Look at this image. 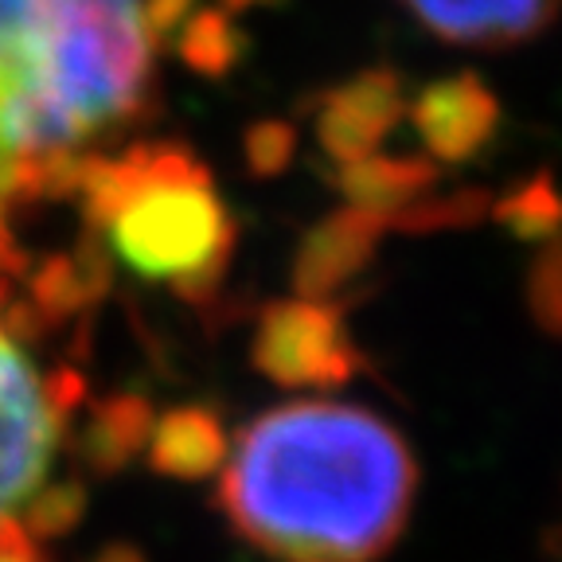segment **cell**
I'll return each instance as SVG.
<instances>
[{
    "mask_svg": "<svg viewBox=\"0 0 562 562\" xmlns=\"http://www.w3.org/2000/svg\"><path fill=\"white\" fill-rule=\"evenodd\" d=\"M414 488L403 434L344 403L262 414L223 465V512L278 562H375L403 536Z\"/></svg>",
    "mask_w": 562,
    "mask_h": 562,
    "instance_id": "6da1fadb",
    "label": "cell"
},
{
    "mask_svg": "<svg viewBox=\"0 0 562 562\" xmlns=\"http://www.w3.org/2000/svg\"><path fill=\"white\" fill-rule=\"evenodd\" d=\"M145 0H0V207L79 184L153 90Z\"/></svg>",
    "mask_w": 562,
    "mask_h": 562,
    "instance_id": "7a4b0ae2",
    "label": "cell"
},
{
    "mask_svg": "<svg viewBox=\"0 0 562 562\" xmlns=\"http://www.w3.org/2000/svg\"><path fill=\"white\" fill-rule=\"evenodd\" d=\"M87 188L117 255L160 281H207L227 250V223L207 176L180 153L140 149L125 160H90Z\"/></svg>",
    "mask_w": 562,
    "mask_h": 562,
    "instance_id": "3957f363",
    "label": "cell"
},
{
    "mask_svg": "<svg viewBox=\"0 0 562 562\" xmlns=\"http://www.w3.org/2000/svg\"><path fill=\"white\" fill-rule=\"evenodd\" d=\"M67 406L63 383L32 360L0 313V531L32 536L47 504L63 508L52 473Z\"/></svg>",
    "mask_w": 562,
    "mask_h": 562,
    "instance_id": "277c9868",
    "label": "cell"
},
{
    "mask_svg": "<svg viewBox=\"0 0 562 562\" xmlns=\"http://www.w3.org/2000/svg\"><path fill=\"white\" fill-rule=\"evenodd\" d=\"M406 9L449 44L508 47L539 35L554 16V0H403Z\"/></svg>",
    "mask_w": 562,
    "mask_h": 562,
    "instance_id": "5b68a950",
    "label": "cell"
},
{
    "mask_svg": "<svg viewBox=\"0 0 562 562\" xmlns=\"http://www.w3.org/2000/svg\"><path fill=\"white\" fill-rule=\"evenodd\" d=\"M262 351L270 356V368L290 375L293 363L305 375H316L325 371L328 363L340 368V344H336V333L325 325L321 313H308V308H293V313H281L273 333H266Z\"/></svg>",
    "mask_w": 562,
    "mask_h": 562,
    "instance_id": "8992f818",
    "label": "cell"
},
{
    "mask_svg": "<svg viewBox=\"0 0 562 562\" xmlns=\"http://www.w3.org/2000/svg\"><path fill=\"white\" fill-rule=\"evenodd\" d=\"M0 562H44L27 531H0Z\"/></svg>",
    "mask_w": 562,
    "mask_h": 562,
    "instance_id": "52a82bcc",
    "label": "cell"
}]
</instances>
